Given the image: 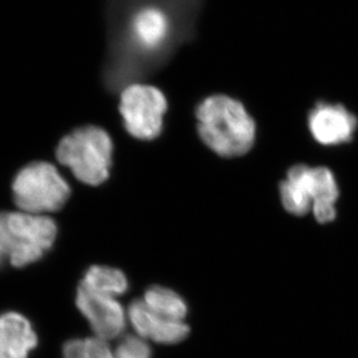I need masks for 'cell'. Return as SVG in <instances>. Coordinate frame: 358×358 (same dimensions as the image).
<instances>
[{
    "label": "cell",
    "instance_id": "cell-1",
    "mask_svg": "<svg viewBox=\"0 0 358 358\" xmlns=\"http://www.w3.org/2000/svg\"><path fill=\"white\" fill-rule=\"evenodd\" d=\"M199 0H116L109 13L106 81L123 90L164 64L192 35Z\"/></svg>",
    "mask_w": 358,
    "mask_h": 358
},
{
    "label": "cell",
    "instance_id": "cell-2",
    "mask_svg": "<svg viewBox=\"0 0 358 358\" xmlns=\"http://www.w3.org/2000/svg\"><path fill=\"white\" fill-rule=\"evenodd\" d=\"M199 138L222 158H240L253 149L257 125L243 102L227 94H213L196 108Z\"/></svg>",
    "mask_w": 358,
    "mask_h": 358
},
{
    "label": "cell",
    "instance_id": "cell-3",
    "mask_svg": "<svg viewBox=\"0 0 358 358\" xmlns=\"http://www.w3.org/2000/svg\"><path fill=\"white\" fill-rule=\"evenodd\" d=\"M113 142L103 129L88 125L65 136L57 146L56 157L68 166L73 176L86 185L98 186L109 178Z\"/></svg>",
    "mask_w": 358,
    "mask_h": 358
},
{
    "label": "cell",
    "instance_id": "cell-4",
    "mask_svg": "<svg viewBox=\"0 0 358 358\" xmlns=\"http://www.w3.org/2000/svg\"><path fill=\"white\" fill-rule=\"evenodd\" d=\"M3 236L7 259L14 267H24L40 260L50 250L57 227L44 215L1 213Z\"/></svg>",
    "mask_w": 358,
    "mask_h": 358
},
{
    "label": "cell",
    "instance_id": "cell-5",
    "mask_svg": "<svg viewBox=\"0 0 358 358\" xmlns=\"http://www.w3.org/2000/svg\"><path fill=\"white\" fill-rule=\"evenodd\" d=\"M13 197L21 211L34 215L62 209L71 189L57 169L49 162H31L17 173L13 181Z\"/></svg>",
    "mask_w": 358,
    "mask_h": 358
},
{
    "label": "cell",
    "instance_id": "cell-6",
    "mask_svg": "<svg viewBox=\"0 0 358 358\" xmlns=\"http://www.w3.org/2000/svg\"><path fill=\"white\" fill-rule=\"evenodd\" d=\"M120 101V113L130 135L143 141H151L160 135L162 116L167 110V101L160 90L151 85L132 83L122 90Z\"/></svg>",
    "mask_w": 358,
    "mask_h": 358
},
{
    "label": "cell",
    "instance_id": "cell-7",
    "mask_svg": "<svg viewBox=\"0 0 358 358\" xmlns=\"http://www.w3.org/2000/svg\"><path fill=\"white\" fill-rule=\"evenodd\" d=\"M308 131L326 148L352 143L358 129L357 116L341 103L320 101L308 113Z\"/></svg>",
    "mask_w": 358,
    "mask_h": 358
},
{
    "label": "cell",
    "instance_id": "cell-8",
    "mask_svg": "<svg viewBox=\"0 0 358 358\" xmlns=\"http://www.w3.org/2000/svg\"><path fill=\"white\" fill-rule=\"evenodd\" d=\"M76 303L91 324L95 338L109 341L119 338L124 331L127 317L116 298L94 294L79 285Z\"/></svg>",
    "mask_w": 358,
    "mask_h": 358
},
{
    "label": "cell",
    "instance_id": "cell-9",
    "mask_svg": "<svg viewBox=\"0 0 358 358\" xmlns=\"http://www.w3.org/2000/svg\"><path fill=\"white\" fill-rule=\"evenodd\" d=\"M128 318L138 336L162 345L179 343L189 334V327L185 321L160 317L143 301H132L128 308Z\"/></svg>",
    "mask_w": 358,
    "mask_h": 358
},
{
    "label": "cell",
    "instance_id": "cell-10",
    "mask_svg": "<svg viewBox=\"0 0 358 358\" xmlns=\"http://www.w3.org/2000/svg\"><path fill=\"white\" fill-rule=\"evenodd\" d=\"M38 345V336L24 315L8 312L0 315V358H28Z\"/></svg>",
    "mask_w": 358,
    "mask_h": 358
},
{
    "label": "cell",
    "instance_id": "cell-11",
    "mask_svg": "<svg viewBox=\"0 0 358 358\" xmlns=\"http://www.w3.org/2000/svg\"><path fill=\"white\" fill-rule=\"evenodd\" d=\"M81 287L106 297L116 298L128 290V280L125 275L116 268L93 266L90 268Z\"/></svg>",
    "mask_w": 358,
    "mask_h": 358
},
{
    "label": "cell",
    "instance_id": "cell-12",
    "mask_svg": "<svg viewBox=\"0 0 358 358\" xmlns=\"http://www.w3.org/2000/svg\"><path fill=\"white\" fill-rule=\"evenodd\" d=\"M143 301L153 313L164 318L179 321L186 318V303L179 294L167 287H150L144 294Z\"/></svg>",
    "mask_w": 358,
    "mask_h": 358
},
{
    "label": "cell",
    "instance_id": "cell-13",
    "mask_svg": "<svg viewBox=\"0 0 358 358\" xmlns=\"http://www.w3.org/2000/svg\"><path fill=\"white\" fill-rule=\"evenodd\" d=\"M64 358H115L107 341L98 338H77L66 342Z\"/></svg>",
    "mask_w": 358,
    "mask_h": 358
},
{
    "label": "cell",
    "instance_id": "cell-14",
    "mask_svg": "<svg viewBox=\"0 0 358 358\" xmlns=\"http://www.w3.org/2000/svg\"><path fill=\"white\" fill-rule=\"evenodd\" d=\"M282 206L287 213L294 216H304L312 210V199L297 183L285 179L280 183Z\"/></svg>",
    "mask_w": 358,
    "mask_h": 358
},
{
    "label": "cell",
    "instance_id": "cell-15",
    "mask_svg": "<svg viewBox=\"0 0 358 358\" xmlns=\"http://www.w3.org/2000/svg\"><path fill=\"white\" fill-rule=\"evenodd\" d=\"M115 358H151V348L145 338L128 335L122 338L115 352Z\"/></svg>",
    "mask_w": 358,
    "mask_h": 358
},
{
    "label": "cell",
    "instance_id": "cell-16",
    "mask_svg": "<svg viewBox=\"0 0 358 358\" xmlns=\"http://www.w3.org/2000/svg\"><path fill=\"white\" fill-rule=\"evenodd\" d=\"M311 211L319 223H331L336 218L335 204H313Z\"/></svg>",
    "mask_w": 358,
    "mask_h": 358
}]
</instances>
